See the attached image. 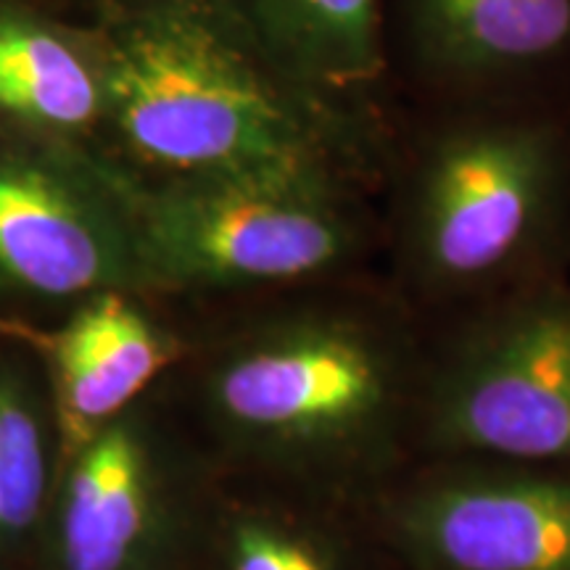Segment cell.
I'll use <instances>...</instances> for the list:
<instances>
[{
  "label": "cell",
  "mask_w": 570,
  "mask_h": 570,
  "mask_svg": "<svg viewBox=\"0 0 570 570\" xmlns=\"http://www.w3.org/2000/svg\"><path fill=\"white\" fill-rule=\"evenodd\" d=\"M117 125L180 173H323L302 106L202 21L161 13L125 35L106 71Z\"/></svg>",
  "instance_id": "1"
},
{
  "label": "cell",
  "mask_w": 570,
  "mask_h": 570,
  "mask_svg": "<svg viewBox=\"0 0 570 570\" xmlns=\"http://www.w3.org/2000/svg\"><path fill=\"white\" fill-rule=\"evenodd\" d=\"M402 404L394 354L344 320H291L227 352L206 381L225 436L291 468H348L386 444Z\"/></svg>",
  "instance_id": "2"
},
{
  "label": "cell",
  "mask_w": 570,
  "mask_h": 570,
  "mask_svg": "<svg viewBox=\"0 0 570 570\" xmlns=\"http://www.w3.org/2000/svg\"><path fill=\"white\" fill-rule=\"evenodd\" d=\"M140 265L183 283H283L323 273L352 230L323 173L194 175L132 223Z\"/></svg>",
  "instance_id": "3"
},
{
  "label": "cell",
  "mask_w": 570,
  "mask_h": 570,
  "mask_svg": "<svg viewBox=\"0 0 570 570\" xmlns=\"http://www.w3.org/2000/svg\"><path fill=\"white\" fill-rule=\"evenodd\" d=\"M446 452L570 465V296H529L475 327L428 399Z\"/></svg>",
  "instance_id": "4"
},
{
  "label": "cell",
  "mask_w": 570,
  "mask_h": 570,
  "mask_svg": "<svg viewBox=\"0 0 570 570\" xmlns=\"http://www.w3.org/2000/svg\"><path fill=\"white\" fill-rule=\"evenodd\" d=\"M552 188L554 159L544 135L489 130L446 142L420 188V262L444 283L494 275L539 233Z\"/></svg>",
  "instance_id": "5"
},
{
  "label": "cell",
  "mask_w": 570,
  "mask_h": 570,
  "mask_svg": "<svg viewBox=\"0 0 570 570\" xmlns=\"http://www.w3.org/2000/svg\"><path fill=\"white\" fill-rule=\"evenodd\" d=\"M394 533L423 570H570V479L449 475L399 499Z\"/></svg>",
  "instance_id": "6"
},
{
  "label": "cell",
  "mask_w": 570,
  "mask_h": 570,
  "mask_svg": "<svg viewBox=\"0 0 570 570\" xmlns=\"http://www.w3.org/2000/svg\"><path fill=\"white\" fill-rule=\"evenodd\" d=\"M56 504L59 570H148L167 539V487L132 412L67 454Z\"/></svg>",
  "instance_id": "7"
},
{
  "label": "cell",
  "mask_w": 570,
  "mask_h": 570,
  "mask_svg": "<svg viewBox=\"0 0 570 570\" xmlns=\"http://www.w3.org/2000/svg\"><path fill=\"white\" fill-rule=\"evenodd\" d=\"M140 267L132 227L51 173L0 167V281L61 298L114 291Z\"/></svg>",
  "instance_id": "8"
},
{
  "label": "cell",
  "mask_w": 570,
  "mask_h": 570,
  "mask_svg": "<svg viewBox=\"0 0 570 570\" xmlns=\"http://www.w3.org/2000/svg\"><path fill=\"white\" fill-rule=\"evenodd\" d=\"M53 360L56 412L63 452L71 454L173 365L175 344L132 302L104 291L59 336L48 341Z\"/></svg>",
  "instance_id": "9"
},
{
  "label": "cell",
  "mask_w": 570,
  "mask_h": 570,
  "mask_svg": "<svg viewBox=\"0 0 570 570\" xmlns=\"http://www.w3.org/2000/svg\"><path fill=\"white\" fill-rule=\"evenodd\" d=\"M433 42L462 67L504 69L570 46V0H420Z\"/></svg>",
  "instance_id": "10"
},
{
  "label": "cell",
  "mask_w": 570,
  "mask_h": 570,
  "mask_svg": "<svg viewBox=\"0 0 570 570\" xmlns=\"http://www.w3.org/2000/svg\"><path fill=\"white\" fill-rule=\"evenodd\" d=\"M0 109L56 127H82L101 109V88L56 35L0 21Z\"/></svg>",
  "instance_id": "11"
},
{
  "label": "cell",
  "mask_w": 570,
  "mask_h": 570,
  "mask_svg": "<svg viewBox=\"0 0 570 570\" xmlns=\"http://www.w3.org/2000/svg\"><path fill=\"white\" fill-rule=\"evenodd\" d=\"M298 67L325 82H360L381 63L377 0H256Z\"/></svg>",
  "instance_id": "12"
},
{
  "label": "cell",
  "mask_w": 570,
  "mask_h": 570,
  "mask_svg": "<svg viewBox=\"0 0 570 570\" xmlns=\"http://www.w3.org/2000/svg\"><path fill=\"white\" fill-rule=\"evenodd\" d=\"M48 441L32 391L0 373V508L6 541L27 537L48 494Z\"/></svg>",
  "instance_id": "13"
},
{
  "label": "cell",
  "mask_w": 570,
  "mask_h": 570,
  "mask_svg": "<svg viewBox=\"0 0 570 570\" xmlns=\"http://www.w3.org/2000/svg\"><path fill=\"white\" fill-rule=\"evenodd\" d=\"M225 570H344L323 537L273 515H240L225 539Z\"/></svg>",
  "instance_id": "14"
},
{
  "label": "cell",
  "mask_w": 570,
  "mask_h": 570,
  "mask_svg": "<svg viewBox=\"0 0 570 570\" xmlns=\"http://www.w3.org/2000/svg\"><path fill=\"white\" fill-rule=\"evenodd\" d=\"M0 338H21V341H27V344H38L46 348H48V341H51V338L40 336V333H35L32 327L11 323V320H3V317H0Z\"/></svg>",
  "instance_id": "15"
},
{
  "label": "cell",
  "mask_w": 570,
  "mask_h": 570,
  "mask_svg": "<svg viewBox=\"0 0 570 570\" xmlns=\"http://www.w3.org/2000/svg\"><path fill=\"white\" fill-rule=\"evenodd\" d=\"M0 541H6V523H3V508H0Z\"/></svg>",
  "instance_id": "16"
}]
</instances>
